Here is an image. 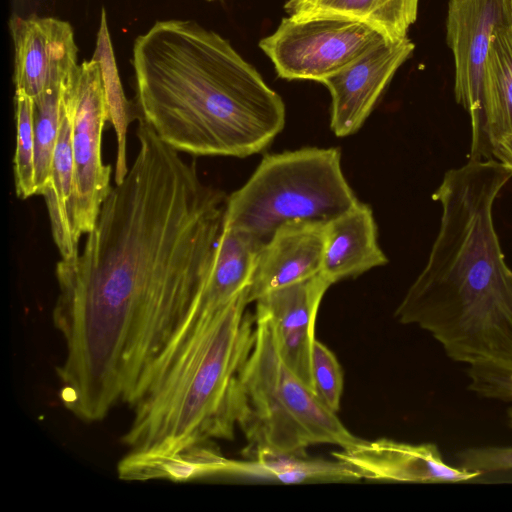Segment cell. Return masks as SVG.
Wrapping results in <instances>:
<instances>
[{
  "instance_id": "1",
  "label": "cell",
  "mask_w": 512,
  "mask_h": 512,
  "mask_svg": "<svg viewBox=\"0 0 512 512\" xmlns=\"http://www.w3.org/2000/svg\"><path fill=\"white\" fill-rule=\"evenodd\" d=\"M137 137L82 250L56 265L61 399L85 422L142 397L198 302L222 230L225 194L142 119Z\"/></svg>"
},
{
  "instance_id": "2",
  "label": "cell",
  "mask_w": 512,
  "mask_h": 512,
  "mask_svg": "<svg viewBox=\"0 0 512 512\" xmlns=\"http://www.w3.org/2000/svg\"><path fill=\"white\" fill-rule=\"evenodd\" d=\"M512 170L496 159L451 169L432 198L442 207L427 264L395 317L427 331L455 362L512 371V270L493 222Z\"/></svg>"
},
{
  "instance_id": "3",
  "label": "cell",
  "mask_w": 512,
  "mask_h": 512,
  "mask_svg": "<svg viewBox=\"0 0 512 512\" xmlns=\"http://www.w3.org/2000/svg\"><path fill=\"white\" fill-rule=\"evenodd\" d=\"M136 110L168 146L247 157L285 126V104L218 33L193 20L154 23L133 45Z\"/></svg>"
},
{
  "instance_id": "4",
  "label": "cell",
  "mask_w": 512,
  "mask_h": 512,
  "mask_svg": "<svg viewBox=\"0 0 512 512\" xmlns=\"http://www.w3.org/2000/svg\"><path fill=\"white\" fill-rule=\"evenodd\" d=\"M248 289L199 320L133 406L122 437L129 451H167L231 440L236 389L255 340Z\"/></svg>"
},
{
  "instance_id": "5",
  "label": "cell",
  "mask_w": 512,
  "mask_h": 512,
  "mask_svg": "<svg viewBox=\"0 0 512 512\" xmlns=\"http://www.w3.org/2000/svg\"><path fill=\"white\" fill-rule=\"evenodd\" d=\"M254 315V345L236 389V420L247 457L265 450L306 454L311 445L346 448L358 441L284 362L269 315L259 307Z\"/></svg>"
},
{
  "instance_id": "6",
  "label": "cell",
  "mask_w": 512,
  "mask_h": 512,
  "mask_svg": "<svg viewBox=\"0 0 512 512\" xmlns=\"http://www.w3.org/2000/svg\"><path fill=\"white\" fill-rule=\"evenodd\" d=\"M337 148H303L263 157L247 182L226 198L223 225L261 245L283 224L327 223L358 203Z\"/></svg>"
},
{
  "instance_id": "7",
  "label": "cell",
  "mask_w": 512,
  "mask_h": 512,
  "mask_svg": "<svg viewBox=\"0 0 512 512\" xmlns=\"http://www.w3.org/2000/svg\"><path fill=\"white\" fill-rule=\"evenodd\" d=\"M386 42L391 41L361 21L329 15H289L271 35L259 41V47L280 78L320 82Z\"/></svg>"
},
{
  "instance_id": "8",
  "label": "cell",
  "mask_w": 512,
  "mask_h": 512,
  "mask_svg": "<svg viewBox=\"0 0 512 512\" xmlns=\"http://www.w3.org/2000/svg\"><path fill=\"white\" fill-rule=\"evenodd\" d=\"M109 111L102 73L95 58L80 64L72 112L74 194L71 220L75 239L94 228L112 190L111 166L102 161L101 142Z\"/></svg>"
},
{
  "instance_id": "9",
  "label": "cell",
  "mask_w": 512,
  "mask_h": 512,
  "mask_svg": "<svg viewBox=\"0 0 512 512\" xmlns=\"http://www.w3.org/2000/svg\"><path fill=\"white\" fill-rule=\"evenodd\" d=\"M510 14V0L448 2L447 44L455 64V99L470 116V160L493 158L483 108L482 79L493 31Z\"/></svg>"
},
{
  "instance_id": "10",
  "label": "cell",
  "mask_w": 512,
  "mask_h": 512,
  "mask_svg": "<svg viewBox=\"0 0 512 512\" xmlns=\"http://www.w3.org/2000/svg\"><path fill=\"white\" fill-rule=\"evenodd\" d=\"M9 29L14 45L15 91L36 100L79 73L78 49L68 22L53 17L13 15Z\"/></svg>"
},
{
  "instance_id": "11",
  "label": "cell",
  "mask_w": 512,
  "mask_h": 512,
  "mask_svg": "<svg viewBox=\"0 0 512 512\" xmlns=\"http://www.w3.org/2000/svg\"><path fill=\"white\" fill-rule=\"evenodd\" d=\"M414 49L408 37L386 42L320 81L331 95L330 128L336 136H349L360 129Z\"/></svg>"
},
{
  "instance_id": "12",
  "label": "cell",
  "mask_w": 512,
  "mask_h": 512,
  "mask_svg": "<svg viewBox=\"0 0 512 512\" xmlns=\"http://www.w3.org/2000/svg\"><path fill=\"white\" fill-rule=\"evenodd\" d=\"M349 465L360 479L409 483H457L481 476L448 465L433 443L412 444L388 438L359 439L332 452Z\"/></svg>"
},
{
  "instance_id": "13",
  "label": "cell",
  "mask_w": 512,
  "mask_h": 512,
  "mask_svg": "<svg viewBox=\"0 0 512 512\" xmlns=\"http://www.w3.org/2000/svg\"><path fill=\"white\" fill-rule=\"evenodd\" d=\"M332 283L321 273L272 290L256 302L270 317L279 352L287 366L313 388L311 357L321 300Z\"/></svg>"
},
{
  "instance_id": "14",
  "label": "cell",
  "mask_w": 512,
  "mask_h": 512,
  "mask_svg": "<svg viewBox=\"0 0 512 512\" xmlns=\"http://www.w3.org/2000/svg\"><path fill=\"white\" fill-rule=\"evenodd\" d=\"M325 224L290 221L273 233L257 253L248 286L249 303L272 290L320 273Z\"/></svg>"
},
{
  "instance_id": "15",
  "label": "cell",
  "mask_w": 512,
  "mask_h": 512,
  "mask_svg": "<svg viewBox=\"0 0 512 512\" xmlns=\"http://www.w3.org/2000/svg\"><path fill=\"white\" fill-rule=\"evenodd\" d=\"M388 262L377 240L372 210L358 202L325 224L320 273L332 284Z\"/></svg>"
},
{
  "instance_id": "16",
  "label": "cell",
  "mask_w": 512,
  "mask_h": 512,
  "mask_svg": "<svg viewBox=\"0 0 512 512\" xmlns=\"http://www.w3.org/2000/svg\"><path fill=\"white\" fill-rule=\"evenodd\" d=\"M261 246L248 232L222 224L208 278L180 335H186L200 319L216 312L248 289Z\"/></svg>"
},
{
  "instance_id": "17",
  "label": "cell",
  "mask_w": 512,
  "mask_h": 512,
  "mask_svg": "<svg viewBox=\"0 0 512 512\" xmlns=\"http://www.w3.org/2000/svg\"><path fill=\"white\" fill-rule=\"evenodd\" d=\"M234 459L226 458L210 441L174 450L129 451L117 465L120 479H164L185 482L214 475H232Z\"/></svg>"
},
{
  "instance_id": "18",
  "label": "cell",
  "mask_w": 512,
  "mask_h": 512,
  "mask_svg": "<svg viewBox=\"0 0 512 512\" xmlns=\"http://www.w3.org/2000/svg\"><path fill=\"white\" fill-rule=\"evenodd\" d=\"M76 87L68 86L64 94L63 116L56 144L51 183L42 195L49 215L53 240L61 259H69L79 253L71 220L74 194V161L72 151V112Z\"/></svg>"
},
{
  "instance_id": "19",
  "label": "cell",
  "mask_w": 512,
  "mask_h": 512,
  "mask_svg": "<svg viewBox=\"0 0 512 512\" xmlns=\"http://www.w3.org/2000/svg\"><path fill=\"white\" fill-rule=\"evenodd\" d=\"M482 99L493 153L494 147L501 140L512 135L511 14L493 31L483 71Z\"/></svg>"
},
{
  "instance_id": "20",
  "label": "cell",
  "mask_w": 512,
  "mask_h": 512,
  "mask_svg": "<svg viewBox=\"0 0 512 512\" xmlns=\"http://www.w3.org/2000/svg\"><path fill=\"white\" fill-rule=\"evenodd\" d=\"M419 0H287L290 16L329 15L364 22L389 41L407 38L417 19Z\"/></svg>"
},
{
  "instance_id": "21",
  "label": "cell",
  "mask_w": 512,
  "mask_h": 512,
  "mask_svg": "<svg viewBox=\"0 0 512 512\" xmlns=\"http://www.w3.org/2000/svg\"><path fill=\"white\" fill-rule=\"evenodd\" d=\"M232 475L274 480L286 484L317 481H358V474L334 458H312L307 454L259 451L248 459L234 460Z\"/></svg>"
},
{
  "instance_id": "22",
  "label": "cell",
  "mask_w": 512,
  "mask_h": 512,
  "mask_svg": "<svg viewBox=\"0 0 512 512\" xmlns=\"http://www.w3.org/2000/svg\"><path fill=\"white\" fill-rule=\"evenodd\" d=\"M93 58L101 67L102 81L105 90L109 120L112 122L117 137V158L115 166V182L119 184L128 173L126 161V135L131 121L138 116L134 106L126 99L118 76L110 36L107 28L105 10L102 9L100 28L97 36V47Z\"/></svg>"
},
{
  "instance_id": "23",
  "label": "cell",
  "mask_w": 512,
  "mask_h": 512,
  "mask_svg": "<svg viewBox=\"0 0 512 512\" xmlns=\"http://www.w3.org/2000/svg\"><path fill=\"white\" fill-rule=\"evenodd\" d=\"M78 74L62 85L48 89L34 100L36 195H43L51 183L54 152L63 116L65 89Z\"/></svg>"
},
{
  "instance_id": "24",
  "label": "cell",
  "mask_w": 512,
  "mask_h": 512,
  "mask_svg": "<svg viewBox=\"0 0 512 512\" xmlns=\"http://www.w3.org/2000/svg\"><path fill=\"white\" fill-rule=\"evenodd\" d=\"M16 145L13 157L15 189L18 197L36 195L35 185V104L23 92L14 95Z\"/></svg>"
},
{
  "instance_id": "25",
  "label": "cell",
  "mask_w": 512,
  "mask_h": 512,
  "mask_svg": "<svg viewBox=\"0 0 512 512\" xmlns=\"http://www.w3.org/2000/svg\"><path fill=\"white\" fill-rule=\"evenodd\" d=\"M311 371L314 392L332 411L338 412L343 393V373L334 353L315 340L312 349Z\"/></svg>"
},
{
  "instance_id": "26",
  "label": "cell",
  "mask_w": 512,
  "mask_h": 512,
  "mask_svg": "<svg viewBox=\"0 0 512 512\" xmlns=\"http://www.w3.org/2000/svg\"><path fill=\"white\" fill-rule=\"evenodd\" d=\"M458 467L480 475L512 470V446L472 447L456 454Z\"/></svg>"
},
{
  "instance_id": "27",
  "label": "cell",
  "mask_w": 512,
  "mask_h": 512,
  "mask_svg": "<svg viewBox=\"0 0 512 512\" xmlns=\"http://www.w3.org/2000/svg\"><path fill=\"white\" fill-rule=\"evenodd\" d=\"M468 388L477 395L512 402V371L495 367H469Z\"/></svg>"
},
{
  "instance_id": "28",
  "label": "cell",
  "mask_w": 512,
  "mask_h": 512,
  "mask_svg": "<svg viewBox=\"0 0 512 512\" xmlns=\"http://www.w3.org/2000/svg\"><path fill=\"white\" fill-rule=\"evenodd\" d=\"M493 158L512 170V135L501 140L493 149Z\"/></svg>"
},
{
  "instance_id": "29",
  "label": "cell",
  "mask_w": 512,
  "mask_h": 512,
  "mask_svg": "<svg viewBox=\"0 0 512 512\" xmlns=\"http://www.w3.org/2000/svg\"><path fill=\"white\" fill-rule=\"evenodd\" d=\"M508 417H509L510 425L512 427V407L508 410Z\"/></svg>"
},
{
  "instance_id": "30",
  "label": "cell",
  "mask_w": 512,
  "mask_h": 512,
  "mask_svg": "<svg viewBox=\"0 0 512 512\" xmlns=\"http://www.w3.org/2000/svg\"><path fill=\"white\" fill-rule=\"evenodd\" d=\"M510 9H511V17H512V0H510Z\"/></svg>"
},
{
  "instance_id": "31",
  "label": "cell",
  "mask_w": 512,
  "mask_h": 512,
  "mask_svg": "<svg viewBox=\"0 0 512 512\" xmlns=\"http://www.w3.org/2000/svg\"><path fill=\"white\" fill-rule=\"evenodd\" d=\"M208 1H212V0H208Z\"/></svg>"
}]
</instances>
